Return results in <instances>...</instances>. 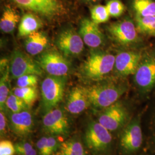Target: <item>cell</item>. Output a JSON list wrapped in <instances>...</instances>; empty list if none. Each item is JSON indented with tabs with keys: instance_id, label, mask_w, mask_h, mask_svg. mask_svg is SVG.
<instances>
[{
	"instance_id": "7",
	"label": "cell",
	"mask_w": 155,
	"mask_h": 155,
	"mask_svg": "<svg viewBox=\"0 0 155 155\" xmlns=\"http://www.w3.org/2000/svg\"><path fill=\"white\" fill-rule=\"evenodd\" d=\"M42 124L45 132L53 136L66 135L70 129L69 121L66 113L57 107L45 113Z\"/></svg>"
},
{
	"instance_id": "13",
	"label": "cell",
	"mask_w": 155,
	"mask_h": 155,
	"mask_svg": "<svg viewBox=\"0 0 155 155\" xmlns=\"http://www.w3.org/2000/svg\"><path fill=\"white\" fill-rule=\"evenodd\" d=\"M143 143L141 127L137 120L128 124L124 129L120 137V146L122 150L130 153L137 150Z\"/></svg>"
},
{
	"instance_id": "12",
	"label": "cell",
	"mask_w": 155,
	"mask_h": 155,
	"mask_svg": "<svg viewBox=\"0 0 155 155\" xmlns=\"http://www.w3.org/2000/svg\"><path fill=\"white\" fill-rule=\"evenodd\" d=\"M108 31L113 39L121 45H132L138 40L137 29L134 23L129 20L111 24Z\"/></svg>"
},
{
	"instance_id": "20",
	"label": "cell",
	"mask_w": 155,
	"mask_h": 155,
	"mask_svg": "<svg viewBox=\"0 0 155 155\" xmlns=\"http://www.w3.org/2000/svg\"><path fill=\"white\" fill-rule=\"evenodd\" d=\"M20 17L17 12L10 7H6L0 20V29L4 33H11L16 28Z\"/></svg>"
},
{
	"instance_id": "29",
	"label": "cell",
	"mask_w": 155,
	"mask_h": 155,
	"mask_svg": "<svg viewBox=\"0 0 155 155\" xmlns=\"http://www.w3.org/2000/svg\"><path fill=\"white\" fill-rule=\"evenodd\" d=\"M38 75H25L17 79V86L19 87H36L38 82Z\"/></svg>"
},
{
	"instance_id": "30",
	"label": "cell",
	"mask_w": 155,
	"mask_h": 155,
	"mask_svg": "<svg viewBox=\"0 0 155 155\" xmlns=\"http://www.w3.org/2000/svg\"><path fill=\"white\" fill-rule=\"evenodd\" d=\"M16 153L18 155H37L33 146L27 142H20L15 145Z\"/></svg>"
},
{
	"instance_id": "18",
	"label": "cell",
	"mask_w": 155,
	"mask_h": 155,
	"mask_svg": "<svg viewBox=\"0 0 155 155\" xmlns=\"http://www.w3.org/2000/svg\"><path fill=\"white\" fill-rule=\"evenodd\" d=\"M48 45V39L45 34L36 31L28 35L25 43V47L29 55H37L41 54Z\"/></svg>"
},
{
	"instance_id": "1",
	"label": "cell",
	"mask_w": 155,
	"mask_h": 155,
	"mask_svg": "<svg viewBox=\"0 0 155 155\" xmlns=\"http://www.w3.org/2000/svg\"><path fill=\"white\" fill-rule=\"evenodd\" d=\"M85 89L90 105L104 109L117 102L127 90L125 86L113 82L98 83Z\"/></svg>"
},
{
	"instance_id": "27",
	"label": "cell",
	"mask_w": 155,
	"mask_h": 155,
	"mask_svg": "<svg viewBox=\"0 0 155 155\" xmlns=\"http://www.w3.org/2000/svg\"><path fill=\"white\" fill-rule=\"evenodd\" d=\"M6 107L12 113H18L28 110V106L21 98L13 93H10L6 102Z\"/></svg>"
},
{
	"instance_id": "24",
	"label": "cell",
	"mask_w": 155,
	"mask_h": 155,
	"mask_svg": "<svg viewBox=\"0 0 155 155\" xmlns=\"http://www.w3.org/2000/svg\"><path fill=\"white\" fill-rule=\"evenodd\" d=\"M9 68L2 73L0 80V108L1 111H4L6 102L9 95Z\"/></svg>"
},
{
	"instance_id": "19",
	"label": "cell",
	"mask_w": 155,
	"mask_h": 155,
	"mask_svg": "<svg viewBox=\"0 0 155 155\" xmlns=\"http://www.w3.org/2000/svg\"><path fill=\"white\" fill-rule=\"evenodd\" d=\"M42 24L38 17L32 13H28L22 17L18 25V36H28L41 28Z\"/></svg>"
},
{
	"instance_id": "34",
	"label": "cell",
	"mask_w": 155,
	"mask_h": 155,
	"mask_svg": "<svg viewBox=\"0 0 155 155\" xmlns=\"http://www.w3.org/2000/svg\"><path fill=\"white\" fill-rule=\"evenodd\" d=\"M7 121L6 119V117L4 114V113L1 111L0 113V132L1 136H4L6 132V126H7Z\"/></svg>"
},
{
	"instance_id": "21",
	"label": "cell",
	"mask_w": 155,
	"mask_h": 155,
	"mask_svg": "<svg viewBox=\"0 0 155 155\" xmlns=\"http://www.w3.org/2000/svg\"><path fill=\"white\" fill-rule=\"evenodd\" d=\"M58 155H86L82 143L76 140H68L60 145Z\"/></svg>"
},
{
	"instance_id": "17",
	"label": "cell",
	"mask_w": 155,
	"mask_h": 155,
	"mask_svg": "<svg viewBox=\"0 0 155 155\" xmlns=\"http://www.w3.org/2000/svg\"><path fill=\"white\" fill-rule=\"evenodd\" d=\"M90 105L85 87H75L68 95L66 102L67 111L72 114H78Z\"/></svg>"
},
{
	"instance_id": "11",
	"label": "cell",
	"mask_w": 155,
	"mask_h": 155,
	"mask_svg": "<svg viewBox=\"0 0 155 155\" xmlns=\"http://www.w3.org/2000/svg\"><path fill=\"white\" fill-rule=\"evenodd\" d=\"M21 8L43 16L51 17L59 15L62 7L59 0H12Z\"/></svg>"
},
{
	"instance_id": "32",
	"label": "cell",
	"mask_w": 155,
	"mask_h": 155,
	"mask_svg": "<svg viewBox=\"0 0 155 155\" xmlns=\"http://www.w3.org/2000/svg\"><path fill=\"white\" fill-rule=\"evenodd\" d=\"M47 155H52L58 150L60 145L59 141L53 136L47 137Z\"/></svg>"
},
{
	"instance_id": "4",
	"label": "cell",
	"mask_w": 155,
	"mask_h": 155,
	"mask_svg": "<svg viewBox=\"0 0 155 155\" xmlns=\"http://www.w3.org/2000/svg\"><path fill=\"white\" fill-rule=\"evenodd\" d=\"M87 147L94 154L104 153L110 146L112 137L110 131L98 121L90 122L85 131Z\"/></svg>"
},
{
	"instance_id": "9",
	"label": "cell",
	"mask_w": 155,
	"mask_h": 155,
	"mask_svg": "<svg viewBox=\"0 0 155 155\" xmlns=\"http://www.w3.org/2000/svg\"><path fill=\"white\" fill-rule=\"evenodd\" d=\"M84 44L79 33L71 28L62 31L58 35L56 42L58 49L66 56L81 54L84 48Z\"/></svg>"
},
{
	"instance_id": "15",
	"label": "cell",
	"mask_w": 155,
	"mask_h": 155,
	"mask_svg": "<svg viewBox=\"0 0 155 155\" xmlns=\"http://www.w3.org/2000/svg\"><path fill=\"white\" fill-rule=\"evenodd\" d=\"M79 33L84 43L90 48H98L104 43V35L98 24L92 20L83 19L81 22Z\"/></svg>"
},
{
	"instance_id": "8",
	"label": "cell",
	"mask_w": 155,
	"mask_h": 155,
	"mask_svg": "<svg viewBox=\"0 0 155 155\" xmlns=\"http://www.w3.org/2000/svg\"><path fill=\"white\" fill-rule=\"evenodd\" d=\"M127 118L125 107L121 102L117 101L104 109L98 117V122L109 131H115L125 125Z\"/></svg>"
},
{
	"instance_id": "2",
	"label": "cell",
	"mask_w": 155,
	"mask_h": 155,
	"mask_svg": "<svg viewBox=\"0 0 155 155\" xmlns=\"http://www.w3.org/2000/svg\"><path fill=\"white\" fill-rule=\"evenodd\" d=\"M115 56L101 51H95L89 55L81 67L84 77L90 80H99L114 68Z\"/></svg>"
},
{
	"instance_id": "23",
	"label": "cell",
	"mask_w": 155,
	"mask_h": 155,
	"mask_svg": "<svg viewBox=\"0 0 155 155\" xmlns=\"http://www.w3.org/2000/svg\"><path fill=\"white\" fill-rule=\"evenodd\" d=\"M13 93L21 98L30 107L38 98V90L36 87H17L13 89Z\"/></svg>"
},
{
	"instance_id": "22",
	"label": "cell",
	"mask_w": 155,
	"mask_h": 155,
	"mask_svg": "<svg viewBox=\"0 0 155 155\" xmlns=\"http://www.w3.org/2000/svg\"><path fill=\"white\" fill-rule=\"evenodd\" d=\"M133 6L137 16H155V1L153 0H134Z\"/></svg>"
},
{
	"instance_id": "25",
	"label": "cell",
	"mask_w": 155,
	"mask_h": 155,
	"mask_svg": "<svg viewBox=\"0 0 155 155\" xmlns=\"http://www.w3.org/2000/svg\"><path fill=\"white\" fill-rule=\"evenodd\" d=\"M137 27L140 32L155 35V16L136 17Z\"/></svg>"
},
{
	"instance_id": "6",
	"label": "cell",
	"mask_w": 155,
	"mask_h": 155,
	"mask_svg": "<svg viewBox=\"0 0 155 155\" xmlns=\"http://www.w3.org/2000/svg\"><path fill=\"white\" fill-rule=\"evenodd\" d=\"M9 71L12 77L14 79L29 74L40 75L43 71L38 62L34 61L20 50L14 51L12 54Z\"/></svg>"
},
{
	"instance_id": "3",
	"label": "cell",
	"mask_w": 155,
	"mask_h": 155,
	"mask_svg": "<svg viewBox=\"0 0 155 155\" xmlns=\"http://www.w3.org/2000/svg\"><path fill=\"white\" fill-rule=\"evenodd\" d=\"M66 77L49 75L41 85L42 104L45 113L56 107L61 102L64 92Z\"/></svg>"
},
{
	"instance_id": "33",
	"label": "cell",
	"mask_w": 155,
	"mask_h": 155,
	"mask_svg": "<svg viewBox=\"0 0 155 155\" xmlns=\"http://www.w3.org/2000/svg\"><path fill=\"white\" fill-rule=\"evenodd\" d=\"M47 137H43L36 143V147L39 155H47Z\"/></svg>"
},
{
	"instance_id": "28",
	"label": "cell",
	"mask_w": 155,
	"mask_h": 155,
	"mask_svg": "<svg viewBox=\"0 0 155 155\" xmlns=\"http://www.w3.org/2000/svg\"><path fill=\"white\" fill-rule=\"evenodd\" d=\"M106 8L110 17H118L122 15L125 10V6L119 0H110L107 4Z\"/></svg>"
},
{
	"instance_id": "10",
	"label": "cell",
	"mask_w": 155,
	"mask_h": 155,
	"mask_svg": "<svg viewBox=\"0 0 155 155\" xmlns=\"http://www.w3.org/2000/svg\"><path fill=\"white\" fill-rule=\"evenodd\" d=\"M134 81L140 89L149 91L155 86V56L142 58L134 74Z\"/></svg>"
},
{
	"instance_id": "31",
	"label": "cell",
	"mask_w": 155,
	"mask_h": 155,
	"mask_svg": "<svg viewBox=\"0 0 155 155\" xmlns=\"http://www.w3.org/2000/svg\"><path fill=\"white\" fill-rule=\"evenodd\" d=\"M15 147L12 141L7 140L1 141L0 155H15Z\"/></svg>"
},
{
	"instance_id": "14",
	"label": "cell",
	"mask_w": 155,
	"mask_h": 155,
	"mask_svg": "<svg viewBox=\"0 0 155 155\" xmlns=\"http://www.w3.org/2000/svg\"><path fill=\"white\" fill-rule=\"evenodd\" d=\"M142 56L134 51H124L116 56L114 68L121 76L134 75L142 60Z\"/></svg>"
},
{
	"instance_id": "16",
	"label": "cell",
	"mask_w": 155,
	"mask_h": 155,
	"mask_svg": "<svg viewBox=\"0 0 155 155\" xmlns=\"http://www.w3.org/2000/svg\"><path fill=\"white\" fill-rule=\"evenodd\" d=\"M9 120L12 131L18 137H25L32 133L33 118L28 110L18 113H12Z\"/></svg>"
},
{
	"instance_id": "35",
	"label": "cell",
	"mask_w": 155,
	"mask_h": 155,
	"mask_svg": "<svg viewBox=\"0 0 155 155\" xmlns=\"http://www.w3.org/2000/svg\"><path fill=\"white\" fill-rule=\"evenodd\" d=\"M87 1H100V0H87Z\"/></svg>"
},
{
	"instance_id": "5",
	"label": "cell",
	"mask_w": 155,
	"mask_h": 155,
	"mask_svg": "<svg viewBox=\"0 0 155 155\" xmlns=\"http://www.w3.org/2000/svg\"><path fill=\"white\" fill-rule=\"evenodd\" d=\"M66 56L54 51H47L38 58V63L49 75L66 77L70 72V63Z\"/></svg>"
},
{
	"instance_id": "26",
	"label": "cell",
	"mask_w": 155,
	"mask_h": 155,
	"mask_svg": "<svg viewBox=\"0 0 155 155\" xmlns=\"http://www.w3.org/2000/svg\"><path fill=\"white\" fill-rule=\"evenodd\" d=\"M90 13L91 20L98 24L107 22L110 17L106 6L102 5L94 6Z\"/></svg>"
}]
</instances>
